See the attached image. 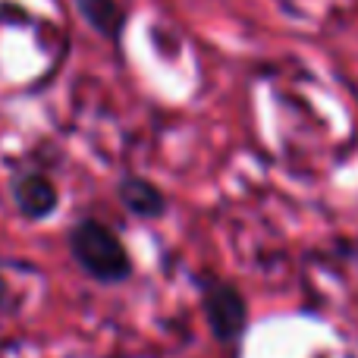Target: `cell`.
<instances>
[{
    "instance_id": "1",
    "label": "cell",
    "mask_w": 358,
    "mask_h": 358,
    "mask_svg": "<svg viewBox=\"0 0 358 358\" xmlns=\"http://www.w3.org/2000/svg\"><path fill=\"white\" fill-rule=\"evenodd\" d=\"M69 255H73V261L79 264V271L85 277L104 286L126 283L136 273L126 242L120 239L117 229L107 227L98 217H82L69 229Z\"/></svg>"
},
{
    "instance_id": "4",
    "label": "cell",
    "mask_w": 358,
    "mask_h": 358,
    "mask_svg": "<svg viewBox=\"0 0 358 358\" xmlns=\"http://www.w3.org/2000/svg\"><path fill=\"white\" fill-rule=\"evenodd\" d=\"M13 201H16L19 214L29 220H44L57 210L60 204V192L44 173H22L13 179Z\"/></svg>"
},
{
    "instance_id": "5",
    "label": "cell",
    "mask_w": 358,
    "mask_h": 358,
    "mask_svg": "<svg viewBox=\"0 0 358 358\" xmlns=\"http://www.w3.org/2000/svg\"><path fill=\"white\" fill-rule=\"evenodd\" d=\"M76 13L82 16V22L92 25L101 38H107L110 44H123L126 25H129V16H126V6L120 0H73Z\"/></svg>"
},
{
    "instance_id": "3",
    "label": "cell",
    "mask_w": 358,
    "mask_h": 358,
    "mask_svg": "<svg viewBox=\"0 0 358 358\" xmlns=\"http://www.w3.org/2000/svg\"><path fill=\"white\" fill-rule=\"evenodd\" d=\"M117 198L126 208V214L138 217V220H161L170 208L167 195H164L148 176H138V173H129V176L120 179Z\"/></svg>"
},
{
    "instance_id": "2",
    "label": "cell",
    "mask_w": 358,
    "mask_h": 358,
    "mask_svg": "<svg viewBox=\"0 0 358 358\" xmlns=\"http://www.w3.org/2000/svg\"><path fill=\"white\" fill-rule=\"evenodd\" d=\"M201 311L217 343H223V346L242 343L248 330V302L239 286H233L229 280H204Z\"/></svg>"
}]
</instances>
